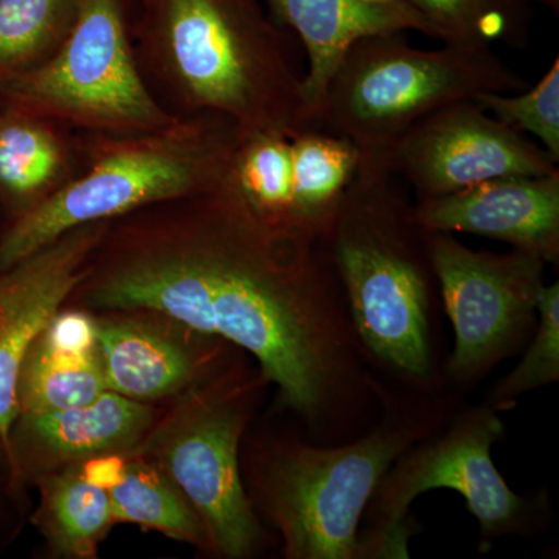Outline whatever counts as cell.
<instances>
[{
    "mask_svg": "<svg viewBox=\"0 0 559 559\" xmlns=\"http://www.w3.org/2000/svg\"><path fill=\"white\" fill-rule=\"evenodd\" d=\"M229 180L264 226L282 237L312 242L305 237L297 216L288 135L259 132L242 139L231 160Z\"/></svg>",
    "mask_w": 559,
    "mask_h": 559,
    "instance_id": "obj_19",
    "label": "cell"
},
{
    "mask_svg": "<svg viewBox=\"0 0 559 559\" xmlns=\"http://www.w3.org/2000/svg\"><path fill=\"white\" fill-rule=\"evenodd\" d=\"M415 201L447 197L489 180L546 176L558 164L543 146L489 116L479 103H451L418 120L388 151Z\"/></svg>",
    "mask_w": 559,
    "mask_h": 559,
    "instance_id": "obj_11",
    "label": "cell"
},
{
    "mask_svg": "<svg viewBox=\"0 0 559 559\" xmlns=\"http://www.w3.org/2000/svg\"><path fill=\"white\" fill-rule=\"evenodd\" d=\"M528 83L492 49L411 46L404 33L353 44L326 84L311 128L341 135L360 153H388L433 110L485 92L518 94Z\"/></svg>",
    "mask_w": 559,
    "mask_h": 559,
    "instance_id": "obj_6",
    "label": "cell"
},
{
    "mask_svg": "<svg viewBox=\"0 0 559 559\" xmlns=\"http://www.w3.org/2000/svg\"><path fill=\"white\" fill-rule=\"evenodd\" d=\"M559 381V283L544 286L538 304V325L516 369L496 382L485 403L503 412L525 393Z\"/></svg>",
    "mask_w": 559,
    "mask_h": 559,
    "instance_id": "obj_25",
    "label": "cell"
},
{
    "mask_svg": "<svg viewBox=\"0 0 559 559\" xmlns=\"http://www.w3.org/2000/svg\"><path fill=\"white\" fill-rule=\"evenodd\" d=\"M414 219L425 231L479 235L558 266L559 168L414 201Z\"/></svg>",
    "mask_w": 559,
    "mask_h": 559,
    "instance_id": "obj_13",
    "label": "cell"
},
{
    "mask_svg": "<svg viewBox=\"0 0 559 559\" xmlns=\"http://www.w3.org/2000/svg\"><path fill=\"white\" fill-rule=\"evenodd\" d=\"M40 336L55 347L76 352L97 348V325L79 311L57 312Z\"/></svg>",
    "mask_w": 559,
    "mask_h": 559,
    "instance_id": "obj_27",
    "label": "cell"
},
{
    "mask_svg": "<svg viewBox=\"0 0 559 559\" xmlns=\"http://www.w3.org/2000/svg\"><path fill=\"white\" fill-rule=\"evenodd\" d=\"M124 473H127V465L119 457H97L87 462L83 469V476L91 484L97 485L106 491L120 484Z\"/></svg>",
    "mask_w": 559,
    "mask_h": 559,
    "instance_id": "obj_28",
    "label": "cell"
},
{
    "mask_svg": "<svg viewBox=\"0 0 559 559\" xmlns=\"http://www.w3.org/2000/svg\"><path fill=\"white\" fill-rule=\"evenodd\" d=\"M105 390L98 347L76 352L55 347L39 336L22 364L17 401L21 414L32 415L81 406Z\"/></svg>",
    "mask_w": 559,
    "mask_h": 559,
    "instance_id": "obj_20",
    "label": "cell"
},
{
    "mask_svg": "<svg viewBox=\"0 0 559 559\" xmlns=\"http://www.w3.org/2000/svg\"><path fill=\"white\" fill-rule=\"evenodd\" d=\"M294 201L305 237L325 245L340 202L358 170L355 143L326 131L304 130L290 138Z\"/></svg>",
    "mask_w": 559,
    "mask_h": 559,
    "instance_id": "obj_18",
    "label": "cell"
},
{
    "mask_svg": "<svg viewBox=\"0 0 559 559\" xmlns=\"http://www.w3.org/2000/svg\"><path fill=\"white\" fill-rule=\"evenodd\" d=\"M130 31L146 90L175 119L218 114L241 139L310 130L296 36L264 0H131Z\"/></svg>",
    "mask_w": 559,
    "mask_h": 559,
    "instance_id": "obj_2",
    "label": "cell"
},
{
    "mask_svg": "<svg viewBox=\"0 0 559 559\" xmlns=\"http://www.w3.org/2000/svg\"><path fill=\"white\" fill-rule=\"evenodd\" d=\"M79 288L92 307L160 312L246 349L312 443L356 439L380 415L385 388L329 249L264 226L229 176L110 221Z\"/></svg>",
    "mask_w": 559,
    "mask_h": 559,
    "instance_id": "obj_1",
    "label": "cell"
},
{
    "mask_svg": "<svg viewBox=\"0 0 559 559\" xmlns=\"http://www.w3.org/2000/svg\"><path fill=\"white\" fill-rule=\"evenodd\" d=\"M454 392L385 390L377 421L337 444L275 441L261 452L255 489L288 559H362L360 522L378 485L407 448L457 409Z\"/></svg>",
    "mask_w": 559,
    "mask_h": 559,
    "instance_id": "obj_4",
    "label": "cell"
},
{
    "mask_svg": "<svg viewBox=\"0 0 559 559\" xmlns=\"http://www.w3.org/2000/svg\"><path fill=\"white\" fill-rule=\"evenodd\" d=\"M500 412L488 403L457 407L448 421L407 448L382 477L360 528L362 559L409 558L418 530L411 506L433 489H451L479 524L480 549L507 536H530L550 520L546 492L521 496L496 468L491 448L506 437Z\"/></svg>",
    "mask_w": 559,
    "mask_h": 559,
    "instance_id": "obj_7",
    "label": "cell"
},
{
    "mask_svg": "<svg viewBox=\"0 0 559 559\" xmlns=\"http://www.w3.org/2000/svg\"><path fill=\"white\" fill-rule=\"evenodd\" d=\"M325 246L377 380L395 392H452L441 366L439 282L388 153H360Z\"/></svg>",
    "mask_w": 559,
    "mask_h": 559,
    "instance_id": "obj_3",
    "label": "cell"
},
{
    "mask_svg": "<svg viewBox=\"0 0 559 559\" xmlns=\"http://www.w3.org/2000/svg\"><path fill=\"white\" fill-rule=\"evenodd\" d=\"M271 16L307 51L304 75L310 128L326 84L345 51L367 36L418 32L433 38L428 22L407 0H264Z\"/></svg>",
    "mask_w": 559,
    "mask_h": 559,
    "instance_id": "obj_14",
    "label": "cell"
},
{
    "mask_svg": "<svg viewBox=\"0 0 559 559\" xmlns=\"http://www.w3.org/2000/svg\"><path fill=\"white\" fill-rule=\"evenodd\" d=\"M131 0H81L79 21L46 64L0 84L14 110L90 134H139L175 117L151 97L131 43Z\"/></svg>",
    "mask_w": 559,
    "mask_h": 559,
    "instance_id": "obj_8",
    "label": "cell"
},
{
    "mask_svg": "<svg viewBox=\"0 0 559 559\" xmlns=\"http://www.w3.org/2000/svg\"><path fill=\"white\" fill-rule=\"evenodd\" d=\"M114 521L135 522L189 543H207L200 518L186 499L145 465H127L123 479L109 489Z\"/></svg>",
    "mask_w": 559,
    "mask_h": 559,
    "instance_id": "obj_23",
    "label": "cell"
},
{
    "mask_svg": "<svg viewBox=\"0 0 559 559\" xmlns=\"http://www.w3.org/2000/svg\"><path fill=\"white\" fill-rule=\"evenodd\" d=\"M245 404L241 388L198 400L160 451L165 468L190 500L209 543L230 559L255 554L261 539L241 476Z\"/></svg>",
    "mask_w": 559,
    "mask_h": 559,
    "instance_id": "obj_10",
    "label": "cell"
},
{
    "mask_svg": "<svg viewBox=\"0 0 559 559\" xmlns=\"http://www.w3.org/2000/svg\"><path fill=\"white\" fill-rule=\"evenodd\" d=\"M428 22L433 39L448 46L525 49L532 5L524 0H407Z\"/></svg>",
    "mask_w": 559,
    "mask_h": 559,
    "instance_id": "obj_21",
    "label": "cell"
},
{
    "mask_svg": "<svg viewBox=\"0 0 559 559\" xmlns=\"http://www.w3.org/2000/svg\"><path fill=\"white\" fill-rule=\"evenodd\" d=\"M241 140L237 124L218 114L139 134L83 132V170L14 219L0 238V271L76 227L215 189L229 176Z\"/></svg>",
    "mask_w": 559,
    "mask_h": 559,
    "instance_id": "obj_5",
    "label": "cell"
},
{
    "mask_svg": "<svg viewBox=\"0 0 559 559\" xmlns=\"http://www.w3.org/2000/svg\"><path fill=\"white\" fill-rule=\"evenodd\" d=\"M110 221L61 235L27 259L0 271V440L11 455V429L20 417L17 381L33 342L86 275Z\"/></svg>",
    "mask_w": 559,
    "mask_h": 559,
    "instance_id": "obj_12",
    "label": "cell"
},
{
    "mask_svg": "<svg viewBox=\"0 0 559 559\" xmlns=\"http://www.w3.org/2000/svg\"><path fill=\"white\" fill-rule=\"evenodd\" d=\"M528 5H533V3H539V5L546 7L550 11H554L555 14L559 13V0H524Z\"/></svg>",
    "mask_w": 559,
    "mask_h": 559,
    "instance_id": "obj_29",
    "label": "cell"
},
{
    "mask_svg": "<svg viewBox=\"0 0 559 559\" xmlns=\"http://www.w3.org/2000/svg\"><path fill=\"white\" fill-rule=\"evenodd\" d=\"M80 9L81 0H0V84L49 62Z\"/></svg>",
    "mask_w": 559,
    "mask_h": 559,
    "instance_id": "obj_22",
    "label": "cell"
},
{
    "mask_svg": "<svg viewBox=\"0 0 559 559\" xmlns=\"http://www.w3.org/2000/svg\"><path fill=\"white\" fill-rule=\"evenodd\" d=\"M106 389L131 400H154L183 388L193 374L189 353L132 323L97 325Z\"/></svg>",
    "mask_w": 559,
    "mask_h": 559,
    "instance_id": "obj_16",
    "label": "cell"
},
{
    "mask_svg": "<svg viewBox=\"0 0 559 559\" xmlns=\"http://www.w3.org/2000/svg\"><path fill=\"white\" fill-rule=\"evenodd\" d=\"M35 439L55 457L81 459L128 447L151 423V411L112 390L68 409L25 415Z\"/></svg>",
    "mask_w": 559,
    "mask_h": 559,
    "instance_id": "obj_17",
    "label": "cell"
},
{
    "mask_svg": "<svg viewBox=\"0 0 559 559\" xmlns=\"http://www.w3.org/2000/svg\"><path fill=\"white\" fill-rule=\"evenodd\" d=\"M489 116L511 130L530 134L559 160V60L555 58L549 70L533 87L518 94L485 92L474 97Z\"/></svg>",
    "mask_w": 559,
    "mask_h": 559,
    "instance_id": "obj_26",
    "label": "cell"
},
{
    "mask_svg": "<svg viewBox=\"0 0 559 559\" xmlns=\"http://www.w3.org/2000/svg\"><path fill=\"white\" fill-rule=\"evenodd\" d=\"M112 521L109 491L91 484L83 473L72 471L51 481L47 525L58 554L91 557Z\"/></svg>",
    "mask_w": 559,
    "mask_h": 559,
    "instance_id": "obj_24",
    "label": "cell"
},
{
    "mask_svg": "<svg viewBox=\"0 0 559 559\" xmlns=\"http://www.w3.org/2000/svg\"><path fill=\"white\" fill-rule=\"evenodd\" d=\"M441 308L454 331L444 364L452 392L474 388L527 347L538 325L546 261L511 249L474 250L443 231H425Z\"/></svg>",
    "mask_w": 559,
    "mask_h": 559,
    "instance_id": "obj_9",
    "label": "cell"
},
{
    "mask_svg": "<svg viewBox=\"0 0 559 559\" xmlns=\"http://www.w3.org/2000/svg\"><path fill=\"white\" fill-rule=\"evenodd\" d=\"M83 168V132L14 110L0 112V200L16 210V218Z\"/></svg>",
    "mask_w": 559,
    "mask_h": 559,
    "instance_id": "obj_15",
    "label": "cell"
}]
</instances>
